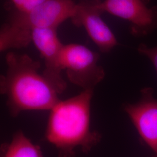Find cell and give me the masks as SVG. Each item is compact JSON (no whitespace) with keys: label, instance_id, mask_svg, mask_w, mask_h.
<instances>
[{"label":"cell","instance_id":"4","mask_svg":"<svg viewBox=\"0 0 157 157\" xmlns=\"http://www.w3.org/2000/svg\"><path fill=\"white\" fill-rule=\"evenodd\" d=\"M76 4L72 0H48L30 11L14 12L8 22L30 30L58 28L62 23L73 17Z\"/></svg>","mask_w":157,"mask_h":157},{"label":"cell","instance_id":"7","mask_svg":"<svg viewBox=\"0 0 157 157\" xmlns=\"http://www.w3.org/2000/svg\"><path fill=\"white\" fill-rule=\"evenodd\" d=\"M56 32L57 28L34 29L32 30V40L44 61L42 73L61 94L67 85L61 75V56L64 44Z\"/></svg>","mask_w":157,"mask_h":157},{"label":"cell","instance_id":"5","mask_svg":"<svg viewBox=\"0 0 157 157\" xmlns=\"http://www.w3.org/2000/svg\"><path fill=\"white\" fill-rule=\"evenodd\" d=\"M101 1L81 0L76 4V10L71 19L75 26L84 28L101 52L108 53L118 43L115 34L101 17L104 12L100 6Z\"/></svg>","mask_w":157,"mask_h":157},{"label":"cell","instance_id":"11","mask_svg":"<svg viewBox=\"0 0 157 157\" xmlns=\"http://www.w3.org/2000/svg\"><path fill=\"white\" fill-rule=\"evenodd\" d=\"M15 11L28 12L44 4L48 0H10Z\"/></svg>","mask_w":157,"mask_h":157},{"label":"cell","instance_id":"14","mask_svg":"<svg viewBox=\"0 0 157 157\" xmlns=\"http://www.w3.org/2000/svg\"></svg>","mask_w":157,"mask_h":157},{"label":"cell","instance_id":"3","mask_svg":"<svg viewBox=\"0 0 157 157\" xmlns=\"http://www.w3.org/2000/svg\"><path fill=\"white\" fill-rule=\"evenodd\" d=\"M99 59L98 52L84 45L71 43L63 46L61 67L72 83L83 90H94L105 76Z\"/></svg>","mask_w":157,"mask_h":157},{"label":"cell","instance_id":"2","mask_svg":"<svg viewBox=\"0 0 157 157\" xmlns=\"http://www.w3.org/2000/svg\"><path fill=\"white\" fill-rule=\"evenodd\" d=\"M93 93L94 90H83L60 100L51 109L45 137L55 146L58 157H75L77 148L87 153L101 140V134L91 128Z\"/></svg>","mask_w":157,"mask_h":157},{"label":"cell","instance_id":"9","mask_svg":"<svg viewBox=\"0 0 157 157\" xmlns=\"http://www.w3.org/2000/svg\"><path fill=\"white\" fill-rule=\"evenodd\" d=\"M31 42L32 30L20 28L9 22L4 24L1 28V52L25 48Z\"/></svg>","mask_w":157,"mask_h":157},{"label":"cell","instance_id":"6","mask_svg":"<svg viewBox=\"0 0 157 157\" xmlns=\"http://www.w3.org/2000/svg\"><path fill=\"white\" fill-rule=\"evenodd\" d=\"M100 6L104 12L129 21L136 37L145 36L157 28V6L148 8L143 0H104Z\"/></svg>","mask_w":157,"mask_h":157},{"label":"cell","instance_id":"10","mask_svg":"<svg viewBox=\"0 0 157 157\" xmlns=\"http://www.w3.org/2000/svg\"><path fill=\"white\" fill-rule=\"evenodd\" d=\"M2 157H43L39 146L19 130L13 135L10 143L2 146Z\"/></svg>","mask_w":157,"mask_h":157},{"label":"cell","instance_id":"8","mask_svg":"<svg viewBox=\"0 0 157 157\" xmlns=\"http://www.w3.org/2000/svg\"><path fill=\"white\" fill-rule=\"evenodd\" d=\"M124 110L137 129L141 139L157 157V100L151 88L141 90V98L137 103L124 105Z\"/></svg>","mask_w":157,"mask_h":157},{"label":"cell","instance_id":"13","mask_svg":"<svg viewBox=\"0 0 157 157\" xmlns=\"http://www.w3.org/2000/svg\"><path fill=\"white\" fill-rule=\"evenodd\" d=\"M143 1H144L146 2V4H147V2H149V1H150V0H143Z\"/></svg>","mask_w":157,"mask_h":157},{"label":"cell","instance_id":"1","mask_svg":"<svg viewBox=\"0 0 157 157\" xmlns=\"http://www.w3.org/2000/svg\"><path fill=\"white\" fill-rule=\"evenodd\" d=\"M6 71L1 75L0 92L6 96L13 117L25 111H50L60 100L56 89L40 73L38 61L13 52L6 54Z\"/></svg>","mask_w":157,"mask_h":157},{"label":"cell","instance_id":"12","mask_svg":"<svg viewBox=\"0 0 157 157\" xmlns=\"http://www.w3.org/2000/svg\"><path fill=\"white\" fill-rule=\"evenodd\" d=\"M137 50L140 54L150 59L157 72V46L150 48L144 44H141L139 45Z\"/></svg>","mask_w":157,"mask_h":157}]
</instances>
